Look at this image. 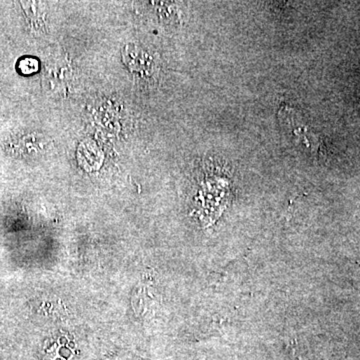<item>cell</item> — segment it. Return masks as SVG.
<instances>
[{"label": "cell", "mask_w": 360, "mask_h": 360, "mask_svg": "<svg viewBox=\"0 0 360 360\" xmlns=\"http://www.w3.org/2000/svg\"><path fill=\"white\" fill-rule=\"evenodd\" d=\"M278 119L282 126V130L287 133V137L291 139L296 146L305 149L306 153L314 155V158H324L326 147L321 139L314 133L298 112L292 107L282 106L278 111Z\"/></svg>", "instance_id": "1"}, {"label": "cell", "mask_w": 360, "mask_h": 360, "mask_svg": "<svg viewBox=\"0 0 360 360\" xmlns=\"http://www.w3.org/2000/svg\"><path fill=\"white\" fill-rule=\"evenodd\" d=\"M20 69L22 74H34V72L39 69V62L35 60L27 58V60H23L22 62H20Z\"/></svg>", "instance_id": "2"}]
</instances>
